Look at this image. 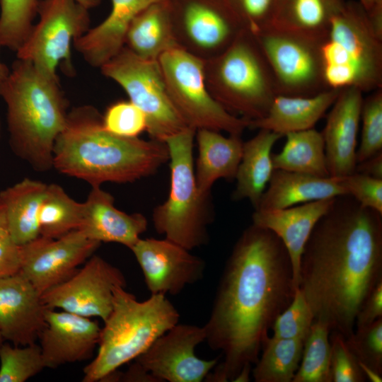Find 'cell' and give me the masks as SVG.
<instances>
[{"label":"cell","mask_w":382,"mask_h":382,"mask_svg":"<svg viewBox=\"0 0 382 382\" xmlns=\"http://www.w3.org/2000/svg\"><path fill=\"white\" fill-rule=\"evenodd\" d=\"M0 134H1V122H0Z\"/></svg>","instance_id":"55"},{"label":"cell","mask_w":382,"mask_h":382,"mask_svg":"<svg viewBox=\"0 0 382 382\" xmlns=\"http://www.w3.org/2000/svg\"><path fill=\"white\" fill-rule=\"evenodd\" d=\"M355 172L382 179V151L358 163Z\"/></svg>","instance_id":"46"},{"label":"cell","mask_w":382,"mask_h":382,"mask_svg":"<svg viewBox=\"0 0 382 382\" xmlns=\"http://www.w3.org/2000/svg\"><path fill=\"white\" fill-rule=\"evenodd\" d=\"M345 195L347 194L340 178L276 169L254 210L284 209Z\"/></svg>","instance_id":"24"},{"label":"cell","mask_w":382,"mask_h":382,"mask_svg":"<svg viewBox=\"0 0 382 382\" xmlns=\"http://www.w3.org/2000/svg\"><path fill=\"white\" fill-rule=\"evenodd\" d=\"M331 354L330 382H364L359 363L348 348L345 337L336 330L329 335Z\"/></svg>","instance_id":"41"},{"label":"cell","mask_w":382,"mask_h":382,"mask_svg":"<svg viewBox=\"0 0 382 382\" xmlns=\"http://www.w3.org/2000/svg\"><path fill=\"white\" fill-rule=\"evenodd\" d=\"M282 137L278 133L260 129L256 135L243 141L234 178L236 183L231 196L233 200L248 199L254 209L257 207L274 170L272 148Z\"/></svg>","instance_id":"27"},{"label":"cell","mask_w":382,"mask_h":382,"mask_svg":"<svg viewBox=\"0 0 382 382\" xmlns=\"http://www.w3.org/2000/svg\"><path fill=\"white\" fill-rule=\"evenodd\" d=\"M151 294L177 295L203 278L205 263L167 238H139L130 248Z\"/></svg>","instance_id":"17"},{"label":"cell","mask_w":382,"mask_h":382,"mask_svg":"<svg viewBox=\"0 0 382 382\" xmlns=\"http://www.w3.org/2000/svg\"><path fill=\"white\" fill-rule=\"evenodd\" d=\"M86 8L89 9L100 4L101 0H76Z\"/></svg>","instance_id":"53"},{"label":"cell","mask_w":382,"mask_h":382,"mask_svg":"<svg viewBox=\"0 0 382 382\" xmlns=\"http://www.w3.org/2000/svg\"><path fill=\"white\" fill-rule=\"evenodd\" d=\"M100 69L144 114L151 139L165 143L190 128L169 97L158 61L141 59L125 46Z\"/></svg>","instance_id":"10"},{"label":"cell","mask_w":382,"mask_h":382,"mask_svg":"<svg viewBox=\"0 0 382 382\" xmlns=\"http://www.w3.org/2000/svg\"><path fill=\"white\" fill-rule=\"evenodd\" d=\"M247 30L255 33L270 25L277 0H231Z\"/></svg>","instance_id":"43"},{"label":"cell","mask_w":382,"mask_h":382,"mask_svg":"<svg viewBox=\"0 0 382 382\" xmlns=\"http://www.w3.org/2000/svg\"><path fill=\"white\" fill-rule=\"evenodd\" d=\"M83 212V202L73 199L59 185H47L38 214L40 236L57 238L78 230Z\"/></svg>","instance_id":"33"},{"label":"cell","mask_w":382,"mask_h":382,"mask_svg":"<svg viewBox=\"0 0 382 382\" xmlns=\"http://www.w3.org/2000/svg\"><path fill=\"white\" fill-rule=\"evenodd\" d=\"M88 9L76 0H40L38 23L16 51L18 59L30 61L42 74L59 79L57 68L72 76L71 47L88 29Z\"/></svg>","instance_id":"11"},{"label":"cell","mask_w":382,"mask_h":382,"mask_svg":"<svg viewBox=\"0 0 382 382\" xmlns=\"http://www.w3.org/2000/svg\"><path fill=\"white\" fill-rule=\"evenodd\" d=\"M179 313L161 294L139 301L124 286L114 289L112 310L104 321L94 359L83 369V382L103 381L144 353L178 323Z\"/></svg>","instance_id":"5"},{"label":"cell","mask_w":382,"mask_h":382,"mask_svg":"<svg viewBox=\"0 0 382 382\" xmlns=\"http://www.w3.org/2000/svg\"><path fill=\"white\" fill-rule=\"evenodd\" d=\"M204 77L219 104L249 121L264 117L277 95L268 62L255 36L247 29L222 53L204 61Z\"/></svg>","instance_id":"7"},{"label":"cell","mask_w":382,"mask_h":382,"mask_svg":"<svg viewBox=\"0 0 382 382\" xmlns=\"http://www.w3.org/2000/svg\"><path fill=\"white\" fill-rule=\"evenodd\" d=\"M335 198L284 209H257L252 214L253 224L272 231L284 245L291 260L296 289L299 287L301 260L306 243L316 224L328 212Z\"/></svg>","instance_id":"21"},{"label":"cell","mask_w":382,"mask_h":382,"mask_svg":"<svg viewBox=\"0 0 382 382\" xmlns=\"http://www.w3.org/2000/svg\"><path fill=\"white\" fill-rule=\"evenodd\" d=\"M41 295L19 272L0 279V332L15 345L35 343L46 326Z\"/></svg>","instance_id":"20"},{"label":"cell","mask_w":382,"mask_h":382,"mask_svg":"<svg viewBox=\"0 0 382 382\" xmlns=\"http://www.w3.org/2000/svg\"><path fill=\"white\" fill-rule=\"evenodd\" d=\"M46 326L40 335V347L45 368L89 359L98 344V323L90 318L47 308Z\"/></svg>","instance_id":"18"},{"label":"cell","mask_w":382,"mask_h":382,"mask_svg":"<svg viewBox=\"0 0 382 382\" xmlns=\"http://www.w3.org/2000/svg\"><path fill=\"white\" fill-rule=\"evenodd\" d=\"M8 235V222L4 203L0 197V238Z\"/></svg>","instance_id":"49"},{"label":"cell","mask_w":382,"mask_h":382,"mask_svg":"<svg viewBox=\"0 0 382 382\" xmlns=\"http://www.w3.org/2000/svg\"><path fill=\"white\" fill-rule=\"evenodd\" d=\"M340 91L328 89L312 96L277 95L267 115L249 121L248 128L268 129L283 137L289 132L314 128Z\"/></svg>","instance_id":"25"},{"label":"cell","mask_w":382,"mask_h":382,"mask_svg":"<svg viewBox=\"0 0 382 382\" xmlns=\"http://www.w3.org/2000/svg\"><path fill=\"white\" fill-rule=\"evenodd\" d=\"M346 0H277L270 25L320 41Z\"/></svg>","instance_id":"29"},{"label":"cell","mask_w":382,"mask_h":382,"mask_svg":"<svg viewBox=\"0 0 382 382\" xmlns=\"http://www.w3.org/2000/svg\"><path fill=\"white\" fill-rule=\"evenodd\" d=\"M345 340L359 363L382 374V318L356 328Z\"/></svg>","instance_id":"39"},{"label":"cell","mask_w":382,"mask_h":382,"mask_svg":"<svg viewBox=\"0 0 382 382\" xmlns=\"http://www.w3.org/2000/svg\"><path fill=\"white\" fill-rule=\"evenodd\" d=\"M330 331L328 323L314 320L292 382H330Z\"/></svg>","instance_id":"34"},{"label":"cell","mask_w":382,"mask_h":382,"mask_svg":"<svg viewBox=\"0 0 382 382\" xmlns=\"http://www.w3.org/2000/svg\"><path fill=\"white\" fill-rule=\"evenodd\" d=\"M205 340L204 326L177 323L134 360L158 382H200L220 359L204 360L195 355V347Z\"/></svg>","instance_id":"15"},{"label":"cell","mask_w":382,"mask_h":382,"mask_svg":"<svg viewBox=\"0 0 382 382\" xmlns=\"http://www.w3.org/2000/svg\"><path fill=\"white\" fill-rule=\"evenodd\" d=\"M365 11L375 28L382 33V0H358Z\"/></svg>","instance_id":"47"},{"label":"cell","mask_w":382,"mask_h":382,"mask_svg":"<svg viewBox=\"0 0 382 382\" xmlns=\"http://www.w3.org/2000/svg\"><path fill=\"white\" fill-rule=\"evenodd\" d=\"M305 339L267 337L253 369L255 382H292L299 369Z\"/></svg>","instance_id":"32"},{"label":"cell","mask_w":382,"mask_h":382,"mask_svg":"<svg viewBox=\"0 0 382 382\" xmlns=\"http://www.w3.org/2000/svg\"><path fill=\"white\" fill-rule=\"evenodd\" d=\"M83 203L80 230L99 243H116L130 249L147 230L148 221L140 213L127 214L114 205L112 195L93 186Z\"/></svg>","instance_id":"22"},{"label":"cell","mask_w":382,"mask_h":382,"mask_svg":"<svg viewBox=\"0 0 382 382\" xmlns=\"http://www.w3.org/2000/svg\"><path fill=\"white\" fill-rule=\"evenodd\" d=\"M100 245L80 230L57 238L39 236L21 245L20 272L42 295L73 275Z\"/></svg>","instance_id":"16"},{"label":"cell","mask_w":382,"mask_h":382,"mask_svg":"<svg viewBox=\"0 0 382 382\" xmlns=\"http://www.w3.org/2000/svg\"><path fill=\"white\" fill-rule=\"evenodd\" d=\"M339 178L347 195L361 206L382 214V179L357 172Z\"/></svg>","instance_id":"42"},{"label":"cell","mask_w":382,"mask_h":382,"mask_svg":"<svg viewBox=\"0 0 382 382\" xmlns=\"http://www.w3.org/2000/svg\"><path fill=\"white\" fill-rule=\"evenodd\" d=\"M45 368L40 347L35 343L0 346V382H24Z\"/></svg>","instance_id":"36"},{"label":"cell","mask_w":382,"mask_h":382,"mask_svg":"<svg viewBox=\"0 0 382 382\" xmlns=\"http://www.w3.org/2000/svg\"><path fill=\"white\" fill-rule=\"evenodd\" d=\"M21 267V246L9 235L0 238V279L19 272Z\"/></svg>","instance_id":"44"},{"label":"cell","mask_w":382,"mask_h":382,"mask_svg":"<svg viewBox=\"0 0 382 382\" xmlns=\"http://www.w3.org/2000/svg\"><path fill=\"white\" fill-rule=\"evenodd\" d=\"M252 364L245 365L239 371L238 375L233 380V382H248L250 381V374Z\"/></svg>","instance_id":"51"},{"label":"cell","mask_w":382,"mask_h":382,"mask_svg":"<svg viewBox=\"0 0 382 382\" xmlns=\"http://www.w3.org/2000/svg\"><path fill=\"white\" fill-rule=\"evenodd\" d=\"M169 97L190 127L241 136L249 120L227 111L211 95L205 81L204 61L175 47L158 59Z\"/></svg>","instance_id":"9"},{"label":"cell","mask_w":382,"mask_h":382,"mask_svg":"<svg viewBox=\"0 0 382 382\" xmlns=\"http://www.w3.org/2000/svg\"><path fill=\"white\" fill-rule=\"evenodd\" d=\"M195 132L190 127L166 141L169 151L170 192L166 200L152 212L156 232L189 250L208 243V226L214 220L211 195L202 193L195 180Z\"/></svg>","instance_id":"8"},{"label":"cell","mask_w":382,"mask_h":382,"mask_svg":"<svg viewBox=\"0 0 382 382\" xmlns=\"http://www.w3.org/2000/svg\"><path fill=\"white\" fill-rule=\"evenodd\" d=\"M7 108L10 144L35 170L52 168L53 147L67 117L59 80L46 76L28 60L18 59L0 87Z\"/></svg>","instance_id":"4"},{"label":"cell","mask_w":382,"mask_h":382,"mask_svg":"<svg viewBox=\"0 0 382 382\" xmlns=\"http://www.w3.org/2000/svg\"><path fill=\"white\" fill-rule=\"evenodd\" d=\"M328 89L382 88V35L359 1H346L320 42Z\"/></svg>","instance_id":"6"},{"label":"cell","mask_w":382,"mask_h":382,"mask_svg":"<svg viewBox=\"0 0 382 382\" xmlns=\"http://www.w3.org/2000/svg\"><path fill=\"white\" fill-rule=\"evenodd\" d=\"M295 290L282 241L252 224L232 249L204 325L205 341L224 357L206 381H233L245 365L257 361L268 330L290 304Z\"/></svg>","instance_id":"1"},{"label":"cell","mask_w":382,"mask_h":382,"mask_svg":"<svg viewBox=\"0 0 382 382\" xmlns=\"http://www.w3.org/2000/svg\"><path fill=\"white\" fill-rule=\"evenodd\" d=\"M1 46L0 43V47ZM11 70L0 61V87L5 82L10 74Z\"/></svg>","instance_id":"52"},{"label":"cell","mask_w":382,"mask_h":382,"mask_svg":"<svg viewBox=\"0 0 382 382\" xmlns=\"http://www.w3.org/2000/svg\"><path fill=\"white\" fill-rule=\"evenodd\" d=\"M382 318V280L364 301L355 318V327L369 325Z\"/></svg>","instance_id":"45"},{"label":"cell","mask_w":382,"mask_h":382,"mask_svg":"<svg viewBox=\"0 0 382 382\" xmlns=\"http://www.w3.org/2000/svg\"><path fill=\"white\" fill-rule=\"evenodd\" d=\"M102 117L90 105L68 112L54 144L52 168L93 187L132 183L155 174L169 161L166 143L115 135L103 127Z\"/></svg>","instance_id":"3"},{"label":"cell","mask_w":382,"mask_h":382,"mask_svg":"<svg viewBox=\"0 0 382 382\" xmlns=\"http://www.w3.org/2000/svg\"><path fill=\"white\" fill-rule=\"evenodd\" d=\"M47 185L24 178L0 192L6 212L8 235L18 245L40 236L38 214Z\"/></svg>","instance_id":"30"},{"label":"cell","mask_w":382,"mask_h":382,"mask_svg":"<svg viewBox=\"0 0 382 382\" xmlns=\"http://www.w3.org/2000/svg\"><path fill=\"white\" fill-rule=\"evenodd\" d=\"M117 286H126L122 272L100 256L93 255L82 268L41 298L48 308L99 317L104 322L112 310L114 289Z\"/></svg>","instance_id":"14"},{"label":"cell","mask_w":382,"mask_h":382,"mask_svg":"<svg viewBox=\"0 0 382 382\" xmlns=\"http://www.w3.org/2000/svg\"><path fill=\"white\" fill-rule=\"evenodd\" d=\"M125 46L137 57L152 61L179 47L168 0L150 5L134 18L127 32Z\"/></svg>","instance_id":"28"},{"label":"cell","mask_w":382,"mask_h":382,"mask_svg":"<svg viewBox=\"0 0 382 382\" xmlns=\"http://www.w3.org/2000/svg\"><path fill=\"white\" fill-rule=\"evenodd\" d=\"M362 123L357 162H361L382 151V88L364 98L361 111Z\"/></svg>","instance_id":"37"},{"label":"cell","mask_w":382,"mask_h":382,"mask_svg":"<svg viewBox=\"0 0 382 382\" xmlns=\"http://www.w3.org/2000/svg\"><path fill=\"white\" fill-rule=\"evenodd\" d=\"M360 367L366 377V381L370 382H381L382 374H380L368 366L359 363Z\"/></svg>","instance_id":"50"},{"label":"cell","mask_w":382,"mask_h":382,"mask_svg":"<svg viewBox=\"0 0 382 382\" xmlns=\"http://www.w3.org/2000/svg\"><path fill=\"white\" fill-rule=\"evenodd\" d=\"M382 280V214L349 195L335 197L306 243L299 289L315 320L345 338L366 299Z\"/></svg>","instance_id":"2"},{"label":"cell","mask_w":382,"mask_h":382,"mask_svg":"<svg viewBox=\"0 0 382 382\" xmlns=\"http://www.w3.org/2000/svg\"><path fill=\"white\" fill-rule=\"evenodd\" d=\"M314 320V314L298 287L290 304L274 321L272 337L306 340Z\"/></svg>","instance_id":"38"},{"label":"cell","mask_w":382,"mask_h":382,"mask_svg":"<svg viewBox=\"0 0 382 382\" xmlns=\"http://www.w3.org/2000/svg\"><path fill=\"white\" fill-rule=\"evenodd\" d=\"M278 154H272L274 170L330 177L321 132L314 128L289 132Z\"/></svg>","instance_id":"31"},{"label":"cell","mask_w":382,"mask_h":382,"mask_svg":"<svg viewBox=\"0 0 382 382\" xmlns=\"http://www.w3.org/2000/svg\"><path fill=\"white\" fill-rule=\"evenodd\" d=\"M253 34L272 71L277 95L312 96L328 90L320 42L270 25Z\"/></svg>","instance_id":"13"},{"label":"cell","mask_w":382,"mask_h":382,"mask_svg":"<svg viewBox=\"0 0 382 382\" xmlns=\"http://www.w3.org/2000/svg\"><path fill=\"white\" fill-rule=\"evenodd\" d=\"M165 0H110L106 18L74 42L76 50L91 66L100 68L124 47L134 18L150 5Z\"/></svg>","instance_id":"23"},{"label":"cell","mask_w":382,"mask_h":382,"mask_svg":"<svg viewBox=\"0 0 382 382\" xmlns=\"http://www.w3.org/2000/svg\"><path fill=\"white\" fill-rule=\"evenodd\" d=\"M178 47L204 61L226 50L246 29L231 0H168Z\"/></svg>","instance_id":"12"},{"label":"cell","mask_w":382,"mask_h":382,"mask_svg":"<svg viewBox=\"0 0 382 382\" xmlns=\"http://www.w3.org/2000/svg\"><path fill=\"white\" fill-rule=\"evenodd\" d=\"M118 381L129 382H158L156 378L144 371L135 361L125 373H120Z\"/></svg>","instance_id":"48"},{"label":"cell","mask_w":382,"mask_h":382,"mask_svg":"<svg viewBox=\"0 0 382 382\" xmlns=\"http://www.w3.org/2000/svg\"><path fill=\"white\" fill-rule=\"evenodd\" d=\"M3 340H4V338H3L2 335H1V333L0 332V346L2 345Z\"/></svg>","instance_id":"54"},{"label":"cell","mask_w":382,"mask_h":382,"mask_svg":"<svg viewBox=\"0 0 382 382\" xmlns=\"http://www.w3.org/2000/svg\"><path fill=\"white\" fill-rule=\"evenodd\" d=\"M363 100L362 91L347 88L330 107L321 132L330 177L339 178L355 172Z\"/></svg>","instance_id":"19"},{"label":"cell","mask_w":382,"mask_h":382,"mask_svg":"<svg viewBox=\"0 0 382 382\" xmlns=\"http://www.w3.org/2000/svg\"><path fill=\"white\" fill-rule=\"evenodd\" d=\"M40 0H0V43L17 51L33 24Z\"/></svg>","instance_id":"35"},{"label":"cell","mask_w":382,"mask_h":382,"mask_svg":"<svg viewBox=\"0 0 382 382\" xmlns=\"http://www.w3.org/2000/svg\"><path fill=\"white\" fill-rule=\"evenodd\" d=\"M102 121L108 132L122 137H139L147 128L144 114L129 100L111 104L103 115Z\"/></svg>","instance_id":"40"},{"label":"cell","mask_w":382,"mask_h":382,"mask_svg":"<svg viewBox=\"0 0 382 382\" xmlns=\"http://www.w3.org/2000/svg\"><path fill=\"white\" fill-rule=\"evenodd\" d=\"M198 155L195 168L197 186L203 194L219 179L235 178L243 149L241 136L225 137L220 132L201 129L196 130Z\"/></svg>","instance_id":"26"}]
</instances>
